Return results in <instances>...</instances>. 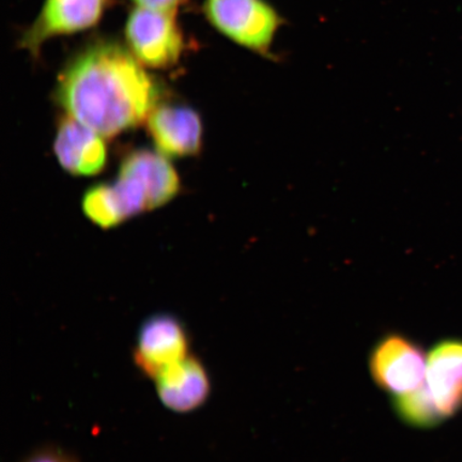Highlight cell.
Returning <instances> with one entry per match:
<instances>
[{"mask_svg":"<svg viewBox=\"0 0 462 462\" xmlns=\"http://www.w3.org/2000/svg\"><path fill=\"white\" fill-rule=\"evenodd\" d=\"M56 97L68 116L101 136L113 137L148 119L158 106L160 89L130 50L99 42L68 62Z\"/></svg>","mask_w":462,"mask_h":462,"instance_id":"cell-1","label":"cell"},{"mask_svg":"<svg viewBox=\"0 0 462 462\" xmlns=\"http://www.w3.org/2000/svg\"><path fill=\"white\" fill-rule=\"evenodd\" d=\"M207 20L231 42L275 60L274 39L284 20L267 0H206Z\"/></svg>","mask_w":462,"mask_h":462,"instance_id":"cell-2","label":"cell"},{"mask_svg":"<svg viewBox=\"0 0 462 462\" xmlns=\"http://www.w3.org/2000/svg\"><path fill=\"white\" fill-rule=\"evenodd\" d=\"M175 14L141 7L131 11L125 34L131 53L142 65L170 69L180 60L186 42Z\"/></svg>","mask_w":462,"mask_h":462,"instance_id":"cell-3","label":"cell"},{"mask_svg":"<svg viewBox=\"0 0 462 462\" xmlns=\"http://www.w3.org/2000/svg\"><path fill=\"white\" fill-rule=\"evenodd\" d=\"M368 366L378 388L396 397L424 384L427 356L412 339L402 334L391 333L374 346Z\"/></svg>","mask_w":462,"mask_h":462,"instance_id":"cell-4","label":"cell"},{"mask_svg":"<svg viewBox=\"0 0 462 462\" xmlns=\"http://www.w3.org/2000/svg\"><path fill=\"white\" fill-rule=\"evenodd\" d=\"M111 0H45L20 46L37 56L48 40L87 31L99 23Z\"/></svg>","mask_w":462,"mask_h":462,"instance_id":"cell-5","label":"cell"},{"mask_svg":"<svg viewBox=\"0 0 462 462\" xmlns=\"http://www.w3.org/2000/svg\"><path fill=\"white\" fill-rule=\"evenodd\" d=\"M189 356L186 326L171 314H157L144 320L137 334L133 359L148 378Z\"/></svg>","mask_w":462,"mask_h":462,"instance_id":"cell-6","label":"cell"},{"mask_svg":"<svg viewBox=\"0 0 462 462\" xmlns=\"http://www.w3.org/2000/svg\"><path fill=\"white\" fill-rule=\"evenodd\" d=\"M148 131L164 157L186 158L199 153L202 124L193 108L173 104L154 107L148 117Z\"/></svg>","mask_w":462,"mask_h":462,"instance_id":"cell-7","label":"cell"},{"mask_svg":"<svg viewBox=\"0 0 462 462\" xmlns=\"http://www.w3.org/2000/svg\"><path fill=\"white\" fill-rule=\"evenodd\" d=\"M162 403L177 413L195 411L211 393V381L204 364L188 356L163 369L153 379Z\"/></svg>","mask_w":462,"mask_h":462,"instance_id":"cell-8","label":"cell"},{"mask_svg":"<svg viewBox=\"0 0 462 462\" xmlns=\"http://www.w3.org/2000/svg\"><path fill=\"white\" fill-rule=\"evenodd\" d=\"M82 205L86 217L106 229L149 210L143 190L125 177H119L113 184H97L87 190Z\"/></svg>","mask_w":462,"mask_h":462,"instance_id":"cell-9","label":"cell"},{"mask_svg":"<svg viewBox=\"0 0 462 462\" xmlns=\"http://www.w3.org/2000/svg\"><path fill=\"white\" fill-rule=\"evenodd\" d=\"M425 385L443 420L462 408V342L444 340L427 356Z\"/></svg>","mask_w":462,"mask_h":462,"instance_id":"cell-10","label":"cell"},{"mask_svg":"<svg viewBox=\"0 0 462 462\" xmlns=\"http://www.w3.org/2000/svg\"><path fill=\"white\" fill-rule=\"evenodd\" d=\"M102 137L70 116L62 118L54 142L62 169L74 176H95L102 171L107 159Z\"/></svg>","mask_w":462,"mask_h":462,"instance_id":"cell-11","label":"cell"},{"mask_svg":"<svg viewBox=\"0 0 462 462\" xmlns=\"http://www.w3.org/2000/svg\"><path fill=\"white\" fill-rule=\"evenodd\" d=\"M119 176L132 179L146 194L149 210L170 202L180 189V179L163 154L138 149L126 155Z\"/></svg>","mask_w":462,"mask_h":462,"instance_id":"cell-12","label":"cell"},{"mask_svg":"<svg viewBox=\"0 0 462 462\" xmlns=\"http://www.w3.org/2000/svg\"><path fill=\"white\" fill-rule=\"evenodd\" d=\"M393 402L397 417L410 426L429 429L443 420L425 383L418 390L394 397Z\"/></svg>","mask_w":462,"mask_h":462,"instance_id":"cell-13","label":"cell"},{"mask_svg":"<svg viewBox=\"0 0 462 462\" xmlns=\"http://www.w3.org/2000/svg\"><path fill=\"white\" fill-rule=\"evenodd\" d=\"M24 462H79V460L60 448L48 447L36 450L28 456Z\"/></svg>","mask_w":462,"mask_h":462,"instance_id":"cell-14","label":"cell"},{"mask_svg":"<svg viewBox=\"0 0 462 462\" xmlns=\"http://www.w3.org/2000/svg\"><path fill=\"white\" fill-rule=\"evenodd\" d=\"M137 7L160 11V13L176 14V11L187 0H133Z\"/></svg>","mask_w":462,"mask_h":462,"instance_id":"cell-15","label":"cell"}]
</instances>
